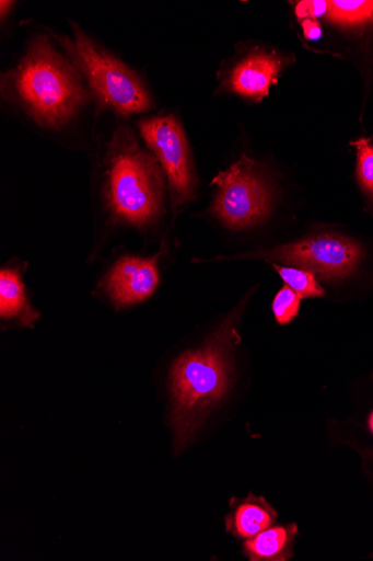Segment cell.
Masks as SVG:
<instances>
[{
    "instance_id": "1",
    "label": "cell",
    "mask_w": 373,
    "mask_h": 561,
    "mask_svg": "<svg viewBox=\"0 0 373 561\" xmlns=\"http://www.w3.org/2000/svg\"><path fill=\"white\" fill-rule=\"evenodd\" d=\"M3 111L69 148L93 145L101 115L84 78L45 25L28 33L0 75Z\"/></svg>"
},
{
    "instance_id": "2",
    "label": "cell",
    "mask_w": 373,
    "mask_h": 561,
    "mask_svg": "<svg viewBox=\"0 0 373 561\" xmlns=\"http://www.w3.org/2000/svg\"><path fill=\"white\" fill-rule=\"evenodd\" d=\"M94 174L100 210L108 228L149 234L166 216L167 180L130 121L96 134Z\"/></svg>"
},
{
    "instance_id": "3",
    "label": "cell",
    "mask_w": 373,
    "mask_h": 561,
    "mask_svg": "<svg viewBox=\"0 0 373 561\" xmlns=\"http://www.w3.org/2000/svg\"><path fill=\"white\" fill-rule=\"evenodd\" d=\"M245 302L246 298L203 345L182 354L172 368V424L178 450L232 389L233 354L241 342L236 325Z\"/></svg>"
},
{
    "instance_id": "4",
    "label": "cell",
    "mask_w": 373,
    "mask_h": 561,
    "mask_svg": "<svg viewBox=\"0 0 373 561\" xmlns=\"http://www.w3.org/2000/svg\"><path fill=\"white\" fill-rule=\"evenodd\" d=\"M69 26L71 34L48 26L47 30L84 78L100 115L113 114L124 121L150 115L155 110V99L144 77L80 23L69 20Z\"/></svg>"
},
{
    "instance_id": "5",
    "label": "cell",
    "mask_w": 373,
    "mask_h": 561,
    "mask_svg": "<svg viewBox=\"0 0 373 561\" xmlns=\"http://www.w3.org/2000/svg\"><path fill=\"white\" fill-rule=\"evenodd\" d=\"M137 131L162 167L175 215L196 198L198 184L186 131L175 114L160 113L140 117Z\"/></svg>"
},
{
    "instance_id": "6",
    "label": "cell",
    "mask_w": 373,
    "mask_h": 561,
    "mask_svg": "<svg viewBox=\"0 0 373 561\" xmlns=\"http://www.w3.org/2000/svg\"><path fill=\"white\" fill-rule=\"evenodd\" d=\"M236 259H263L270 263L289 264L334 283L345 280L358 270L364 259V251L351 238L322 233L269 250L241 254Z\"/></svg>"
},
{
    "instance_id": "7",
    "label": "cell",
    "mask_w": 373,
    "mask_h": 561,
    "mask_svg": "<svg viewBox=\"0 0 373 561\" xmlns=\"http://www.w3.org/2000/svg\"><path fill=\"white\" fill-rule=\"evenodd\" d=\"M211 185L218 187L210 214L230 230L241 231L259 224L271 209L272 195L257 163L243 156Z\"/></svg>"
},
{
    "instance_id": "8",
    "label": "cell",
    "mask_w": 373,
    "mask_h": 561,
    "mask_svg": "<svg viewBox=\"0 0 373 561\" xmlns=\"http://www.w3.org/2000/svg\"><path fill=\"white\" fill-rule=\"evenodd\" d=\"M163 250L152 257H120L102 278L98 289L116 306L127 308L148 299L155 291L159 283L158 263Z\"/></svg>"
},
{
    "instance_id": "9",
    "label": "cell",
    "mask_w": 373,
    "mask_h": 561,
    "mask_svg": "<svg viewBox=\"0 0 373 561\" xmlns=\"http://www.w3.org/2000/svg\"><path fill=\"white\" fill-rule=\"evenodd\" d=\"M283 66L276 54L249 49L220 76V91L259 102L269 94Z\"/></svg>"
},
{
    "instance_id": "10",
    "label": "cell",
    "mask_w": 373,
    "mask_h": 561,
    "mask_svg": "<svg viewBox=\"0 0 373 561\" xmlns=\"http://www.w3.org/2000/svg\"><path fill=\"white\" fill-rule=\"evenodd\" d=\"M278 513L261 496L250 494L238 501L226 518L228 531L238 539H249L277 524Z\"/></svg>"
},
{
    "instance_id": "11",
    "label": "cell",
    "mask_w": 373,
    "mask_h": 561,
    "mask_svg": "<svg viewBox=\"0 0 373 561\" xmlns=\"http://www.w3.org/2000/svg\"><path fill=\"white\" fill-rule=\"evenodd\" d=\"M0 318L18 321L27 328H34L39 319V313L27 299L25 285L16 266H5L0 272Z\"/></svg>"
},
{
    "instance_id": "12",
    "label": "cell",
    "mask_w": 373,
    "mask_h": 561,
    "mask_svg": "<svg viewBox=\"0 0 373 561\" xmlns=\"http://www.w3.org/2000/svg\"><path fill=\"white\" fill-rule=\"evenodd\" d=\"M298 526L275 525L249 538L244 543V553L252 561H287L294 557L293 545Z\"/></svg>"
},
{
    "instance_id": "13",
    "label": "cell",
    "mask_w": 373,
    "mask_h": 561,
    "mask_svg": "<svg viewBox=\"0 0 373 561\" xmlns=\"http://www.w3.org/2000/svg\"><path fill=\"white\" fill-rule=\"evenodd\" d=\"M288 287L302 299L325 296L326 291L316 280V276L307 271L272 264Z\"/></svg>"
},
{
    "instance_id": "14",
    "label": "cell",
    "mask_w": 373,
    "mask_h": 561,
    "mask_svg": "<svg viewBox=\"0 0 373 561\" xmlns=\"http://www.w3.org/2000/svg\"><path fill=\"white\" fill-rule=\"evenodd\" d=\"M327 18L340 25H359L373 21V2H329Z\"/></svg>"
},
{
    "instance_id": "15",
    "label": "cell",
    "mask_w": 373,
    "mask_h": 561,
    "mask_svg": "<svg viewBox=\"0 0 373 561\" xmlns=\"http://www.w3.org/2000/svg\"><path fill=\"white\" fill-rule=\"evenodd\" d=\"M352 145L357 148V179L373 208V146L365 138Z\"/></svg>"
},
{
    "instance_id": "16",
    "label": "cell",
    "mask_w": 373,
    "mask_h": 561,
    "mask_svg": "<svg viewBox=\"0 0 373 561\" xmlns=\"http://www.w3.org/2000/svg\"><path fill=\"white\" fill-rule=\"evenodd\" d=\"M302 298L290 287H283L272 305L273 314L280 325L291 323L300 312Z\"/></svg>"
},
{
    "instance_id": "17",
    "label": "cell",
    "mask_w": 373,
    "mask_h": 561,
    "mask_svg": "<svg viewBox=\"0 0 373 561\" xmlns=\"http://www.w3.org/2000/svg\"><path fill=\"white\" fill-rule=\"evenodd\" d=\"M329 2H300L295 9L296 16L300 21L316 20L328 14Z\"/></svg>"
},
{
    "instance_id": "18",
    "label": "cell",
    "mask_w": 373,
    "mask_h": 561,
    "mask_svg": "<svg viewBox=\"0 0 373 561\" xmlns=\"http://www.w3.org/2000/svg\"><path fill=\"white\" fill-rule=\"evenodd\" d=\"M19 7L20 3L15 0H2L0 2V28H2V33L10 32Z\"/></svg>"
},
{
    "instance_id": "19",
    "label": "cell",
    "mask_w": 373,
    "mask_h": 561,
    "mask_svg": "<svg viewBox=\"0 0 373 561\" xmlns=\"http://www.w3.org/2000/svg\"><path fill=\"white\" fill-rule=\"evenodd\" d=\"M354 447L358 448L362 457L365 472L368 473L370 481L372 482L373 485V445H358ZM370 557H373V552L370 554Z\"/></svg>"
},
{
    "instance_id": "20",
    "label": "cell",
    "mask_w": 373,
    "mask_h": 561,
    "mask_svg": "<svg viewBox=\"0 0 373 561\" xmlns=\"http://www.w3.org/2000/svg\"><path fill=\"white\" fill-rule=\"evenodd\" d=\"M304 35L306 38L315 41L323 35L322 25L316 20H305L302 22Z\"/></svg>"
},
{
    "instance_id": "21",
    "label": "cell",
    "mask_w": 373,
    "mask_h": 561,
    "mask_svg": "<svg viewBox=\"0 0 373 561\" xmlns=\"http://www.w3.org/2000/svg\"><path fill=\"white\" fill-rule=\"evenodd\" d=\"M364 432L373 438V410L370 411L365 419Z\"/></svg>"
}]
</instances>
